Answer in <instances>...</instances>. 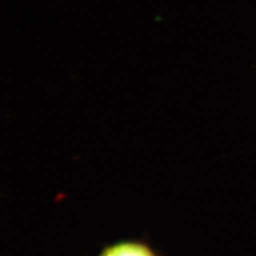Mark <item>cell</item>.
I'll return each mask as SVG.
<instances>
[{
	"mask_svg": "<svg viewBox=\"0 0 256 256\" xmlns=\"http://www.w3.org/2000/svg\"><path fill=\"white\" fill-rule=\"evenodd\" d=\"M98 256H157L148 244L140 242H121L109 246Z\"/></svg>",
	"mask_w": 256,
	"mask_h": 256,
	"instance_id": "obj_1",
	"label": "cell"
}]
</instances>
